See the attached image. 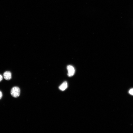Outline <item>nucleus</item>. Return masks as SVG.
<instances>
[{
  "instance_id": "1",
  "label": "nucleus",
  "mask_w": 133,
  "mask_h": 133,
  "mask_svg": "<svg viewBox=\"0 0 133 133\" xmlns=\"http://www.w3.org/2000/svg\"><path fill=\"white\" fill-rule=\"evenodd\" d=\"M20 89L18 86L14 87L11 89L10 93L13 97L14 98L18 97L20 94Z\"/></svg>"
},
{
  "instance_id": "7",
  "label": "nucleus",
  "mask_w": 133,
  "mask_h": 133,
  "mask_svg": "<svg viewBox=\"0 0 133 133\" xmlns=\"http://www.w3.org/2000/svg\"><path fill=\"white\" fill-rule=\"evenodd\" d=\"M3 79V77L1 75H0V82Z\"/></svg>"
},
{
  "instance_id": "5",
  "label": "nucleus",
  "mask_w": 133,
  "mask_h": 133,
  "mask_svg": "<svg viewBox=\"0 0 133 133\" xmlns=\"http://www.w3.org/2000/svg\"><path fill=\"white\" fill-rule=\"evenodd\" d=\"M129 93L130 95H133V88L129 90Z\"/></svg>"
},
{
  "instance_id": "6",
  "label": "nucleus",
  "mask_w": 133,
  "mask_h": 133,
  "mask_svg": "<svg viewBox=\"0 0 133 133\" xmlns=\"http://www.w3.org/2000/svg\"><path fill=\"white\" fill-rule=\"evenodd\" d=\"M3 96V94L2 92L0 91V100L2 98Z\"/></svg>"
},
{
  "instance_id": "2",
  "label": "nucleus",
  "mask_w": 133,
  "mask_h": 133,
  "mask_svg": "<svg viewBox=\"0 0 133 133\" xmlns=\"http://www.w3.org/2000/svg\"><path fill=\"white\" fill-rule=\"evenodd\" d=\"M67 69L68 71V76L69 77L73 76L75 73V70L74 67L71 65H69L67 66Z\"/></svg>"
},
{
  "instance_id": "3",
  "label": "nucleus",
  "mask_w": 133,
  "mask_h": 133,
  "mask_svg": "<svg viewBox=\"0 0 133 133\" xmlns=\"http://www.w3.org/2000/svg\"><path fill=\"white\" fill-rule=\"evenodd\" d=\"M4 77L5 80H10L12 78V74L10 72H5L4 74Z\"/></svg>"
},
{
  "instance_id": "4",
  "label": "nucleus",
  "mask_w": 133,
  "mask_h": 133,
  "mask_svg": "<svg viewBox=\"0 0 133 133\" xmlns=\"http://www.w3.org/2000/svg\"><path fill=\"white\" fill-rule=\"evenodd\" d=\"M68 84L67 82L63 83L59 87L60 89L62 91H64L67 88Z\"/></svg>"
}]
</instances>
